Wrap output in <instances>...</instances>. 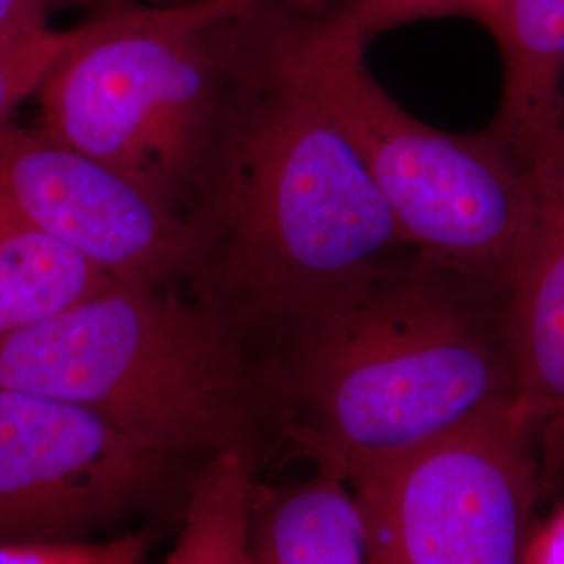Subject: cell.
Returning a JSON list of instances; mask_svg holds the SVG:
<instances>
[{"instance_id": "6da1fadb", "label": "cell", "mask_w": 564, "mask_h": 564, "mask_svg": "<svg viewBox=\"0 0 564 564\" xmlns=\"http://www.w3.org/2000/svg\"><path fill=\"white\" fill-rule=\"evenodd\" d=\"M265 405L318 473L351 485L466 424L519 410L506 291L410 249L282 328Z\"/></svg>"}, {"instance_id": "7a4b0ae2", "label": "cell", "mask_w": 564, "mask_h": 564, "mask_svg": "<svg viewBox=\"0 0 564 564\" xmlns=\"http://www.w3.org/2000/svg\"><path fill=\"white\" fill-rule=\"evenodd\" d=\"M193 223V291L242 339H268L412 247L360 153L270 51L258 4L237 25Z\"/></svg>"}, {"instance_id": "3957f363", "label": "cell", "mask_w": 564, "mask_h": 564, "mask_svg": "<svg viewBox=\"0 0 564 564\" xmlns=\"http://www.w3.org/2000/svg\"><path fill=\"white\" fill-rule=\"evenodd\" d=\"M258 23L282 67L356 147L405 242L508 291L535 224V170L489 132L449 134L410 116L372 76L368 41L339 4H258Z\"/></svg>"}, {"instance_id": "277c9868", "label": "cell", "mask_w": 564, "mask_h": 564, "mask_svg": "<svg viewBox=\"0 0 564 564\" xmlns=\"http://www.w3.org/2000/svg\"><path fill=\"white\" fill-rule=\"evenodd\" d=\"M0 384L76 403L181 458L247 447L265 405L237 326L178 284L111 281L0 345Z\"/></svg>"}, {"instance_id": "5b68a950", "label": "cell", "mask_w": 564, "mask_h": 564, "mask_svg": "<svg viewBox=\"0 0 564 564\" xmlns=\"http://www.w3.org/2000/svg\"><path fill=\"white\" fill-rule=\"evenodd\" d=\"M256 0L102 11L42 82V130L193 220L242 15Z\"/></svg>"}, {"instance_id": "8992f818", "label": "cell", "mask_w": 564, "mask_h": 564, "mask_svg": "<svg viewBox=\"0 0 564 564\" xmlns=\"http://www.w3.org/2000/svg\"><path fill=\"white\" fill-rule=\"evenodd\" d=\"M540 464L519 410L466 424L349 485L370 564H524Z\"/></svg>"}, {"instance_id": "52a82bcc", "label": "cell", "mask_w": 564, "mask_h": 564, "mask_svg": "<svg viewBox=\"0 0 564 564\" xmlns=\"http://www.w3.org/2000/svg\"><path fill=\"white\" fill-rule=\"evenodd\" d=\"M174 460L82 405L0 384V545L99 540Z\"/></svg>"}, {"instance_id": "ba28073f", "label": "cell", "mask_w": 564, "mask_h": 564, "mask_svg": "<svg viewBox=\"0 0 564 564\" xmlns=\"http://www.w3.org/2000/svg\"><path fill=\"white\" fill-rule=\"evenodd\" d=\"M0 223L69 245L116 281L193 284L202 270L197 224L42 128L0 123Z\"/></svg>"}, {"instance_id": "9c48e42d", "label": "cell", "mask_w": 564, "mask_h": 564, "mask_svg": "<svg viewBox=\"0 0 564 564\" xmlns=\"http://www.w3.org/2000/svg\"><path fill=\"white\" fill-rule=\"evenodd\" d=\"M538 214L506 291L519 412L552 473L564 458V121L535 167Z\"/></svg>"}, {"instance_id": "30bf717a", "label": "cell", "mask_w": 564, "mask_h": 564, "mask_svg": "<svg viewBox=\"0 0 564 564\" xmlns=\"http://www.w3.org/2000/svg\"><path fill=\"white\" fill-rule=\"evenodd\" d=\"M487 30L502 55V101L487 132L535 170L563 128L564 0H498Z\"/></svg>"}, {"instance_id": "8fae6325", "label": "cell", "mask_w": 564, "mask_h": 564, "mask_svg": "<svg viewBox=\"0 0 564 564\" xmlns=\"http://www.w3.org/2000/svg\"><path fill=\"white\" fill-rule=\"evenodd\" d=\"M251 552L253 564H370L354 489L323 473L272 494L258 489Z\"/></svg>"}, {"instance_id": "7c38bea8", "label": "cell", "mask_w": 564, "mask_h": 564, "mask_svg": "<svg viewBox=\"0 0 564 564\" xmlns=\"http://www.w3.org/2000/svg\"><path fill=\"white\" fill-rule=\"evenodd\" d=\"M111 281L69 245L0 223V345L57 318Z\"/></svg>"}, {"instance_id": "4fadbf2b", "label": "cell", "mask_w": 564, "mask_h": 564, "mask_svg": "<svg viewBox=\"0 0 564 564\" xmlns=\"http://www.w3.org/2000/svg\"><path fill=\"white\" fill-rule=\"evenodd\" d=\"M258 489L249 449L232 447L209 456L162 564H253L251 517Z\"/></svg>"}, {"instance_id": "5bb4252c", "label": "cell", "mask_w": 564, "mask_h": 564, "mask_svg": "<svg viewBox=\"0 0 564 564\" xmlns=\"http://www.w3.org/2000/svg\"><path fill=\"white\" fill-rule=\"evenodd\" d=\"M86 28L88 21L67 30L44 25L0 39V123L9 121L18 105L39 93L65 53L80 42Z\"/></svg>"}, {"instance_id": "9a60e30c", "label": "cell", "mask_w": 564, "mask_h": 564, "mask_svg": "<svg viewBox=\"0 0 564 564\" xmlns=\"http://www.w3.org/2000/svg\"><path fill=\"white\" fill-rule=\"evenodd\" d=\"M339 7L370 42L393 28L435 18H473L489 28L498 0H341Z\"/></svg>"}, {"instance_id": "2e32d148", "label": "cell", "mask_w": 564, "mask_h": 564, "mask_svg": "<svg viewBox=\"0 0 564 564\" xmlns=\"http://www.w3.org/2000/svg\"><path fill=\"white\" fill-rule=\"evenodd\" d=\"M147 533H121L78 544L0 545V564H142Z\"/></svg>"}, {"instance_id": "e0dca14e", "label": "cell", "mask_w": 564, "mask_h": 564, "mask_svg": "<svg viewBox=\"0 0 564 564\" xmlns=\"http://www.w3.org/2000/svg\"><path fill=\"white\" fill-rule=\"evenodd\" d=\"M48 25L44 0H0V39Z\"/></svg>"}, {"instance_id": "ac0fdd59", "label": "cell", "mask_w": 564, "mask_h": 564, "mask_svg": "<svg viewBox=\"0 0 564 564\" xmlns=\"http://www.w3.org/2000/svg\"><path fill=\"white\" fill-rule=\"evenodd\" d=\"M524 564H564V510L529 538Z\"/></svg>"}, {"instance_id": "d6986e66", "label": "cell", "mask_w": 564, "mask_h": 564, "mask_svg": "<svg viewBox=\"0 0 564 564\" xmlns=\"http://www.w3.org/2000/svg\"><path fill=\"white\" fill-rule=\"evenodd\" d=\"M107 4V11L111 9H126V7H139V4H167V2H178V0H101Z\"/></svg>"}, {"instance_id": "ffe728a7", "label": "cell", "mask_w": 564, "mask_h": 564, "mask_svg": "<svg viewBox=\"0 0 564 564\" xmlns=\"http://www.w3.org/2000/svg\"><path fill=\"white\" fill-rule=\"evenodd\" d=\"M258 4H282V7H300V9H312L323 7L326 0H256Z\"/></svg>"}]
</instances>
